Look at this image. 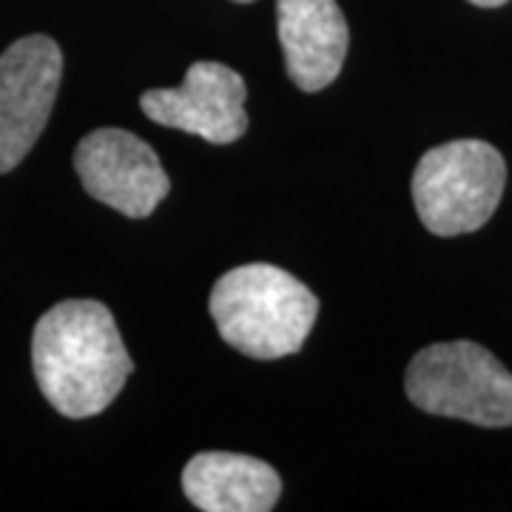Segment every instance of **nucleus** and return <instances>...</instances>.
<instances>
[{"mask_svg": "<svg viewBox=\"0 0 512 512\" xmlns=\"http://www.w3.org/2000/svg\"><path fill=\"white\" fill-rule=\"evenodd\" d=\"M404 390L430 416L512 427V373L476 342H439L416 353Z\"/></svg>", "mask_w": 512, "mask_h": 512, "instance_id": "4", "label": "nucleus"}, {"mask_svg": "<svg viewBox=\"0 0 512 512\" xmlns=\"http://www.w3.org/2000/svg\"><path fill=\"white\" fill-rule=\"evenodd\" d=\"M183 493L202 512H268L279 501L282 478L262 458L197 453L185 464Z\"/></svg>", "mask_w": 512, "mask_h": 512, "instance_id": "9", "label": "nucleus"}, {"mask_svg": "<svg viewBox=\"0 0 512 512\" xmlns=\"http://www.w3.org/2000/svg\"><path fill=\"white\" fill-rule=\"evenodd\" d=\"M63 55L52 37L29 35L0 55V174L18 168L52 117Z\"/></svg>", "mask_w": 512, "mask_h": 512, "instance_id": "5", "label": "nucleus"}, {"mask_svg": "<svg viewBox=\"0 0 512 512\" xmlns=\"http://www.w3.org/2000/svg\"><path fill=\"white\" fill-rule=\"evenodd\" d=\"M276 29L296 89L322 92L339 77L350 29L336 0H276Z\"/></svg>", "mask_w": 512, "mask_h": 512, "instance_id": "8", "label": "nucleus"}, {"mask_svg": "<svg viewBox=\"0 0 512 512\" xmlns=\"http://www.w3.org/2000/svg\"><path fill=\"white\" fill-rule=\"evenodd\" d=\"M211 316L231 348L251 359L274 362L299 353L308 342L319 299L288 271L251 262L217 279Z\"/></svg>", "mask_w": 512, "mask_h": 512, "instance_id": "2", "label": "nucleus"}, {"mask_svg": "<svg viewBox=\"0 0 512 512\" xmlns=\"http://www.w3.org/2000/svg\"><path fill=\"white\" fill-rule=\"evenodd\" d=\"M245 80L225 63L200 60L188 66L177 89H148L140 106L148 120L165 128L202 137L208 143L228 146L248 131L245 114Z\"/></svg>", "mask_w": 512, "mask_h": 512, "instance_id": "7", "label": "nucleus"}, {"mask_svg": "<svg viewBox=\"0 0 512 512\" xmlns=\"http://www.w3.org/2000/svg\"><path fill=\"white\" fill-rule=\"evenodd\" d=\"M473 6H481V9H498V6H504V3H510V0H470Z\"/></svg>", "mask_w": 512, "mask_h": 512, "instance_id": "10", "label": "nucleus"}, {"mask_svg": "<svg viewBox=\"0 0 512 512\" xmlns=\"http://www.w3.org/2000/svg\"><path fill=\"white\" fill-rule=\"evenodd\" d=\"M507 185L501 151L484 140H453L421 154L413 171V202L421 225L436 237L484 228Z\"/></svg>", "mask_w": 512, "mask_h": 512, "instance_id": "3", "label": "nucleus"}, {"mask_svg": "<svg viewBox=\"0 0 512 512\" xmlns=\"http://www.w3.org/2000/svg\"><path fill=\"white\" fill-rule=\"evenodd\" d=\"M74 171L94 200L126 214L151 217L168 197L171 180L146 140L123 128H97L74 148Z\"/></svg>", "mask_w": 512, "mask_h": 512, "instance_id": "6", "label": "nucleus"}, {"mask_svg": "<svg viewBox=\"0 0 512 512\" xmlns=\"http://www.w3.org/2000/svg\"><path fill=\"white\" fill-rule=\"evenodd\" d=\"M32 367L57 413L89 419L120 396L134 365L103 302L66 299L35 325Z\"/></svg>", "mask_w": 512, "mask_h": 512, "instance_id": "1", "label": "nucleus"}, {"mask_svg": "<svg viewBox=\"0 0 512 512\" xmlns=\"http://www.w3.org/2000/svg\"><path fill=\"white\" fill-rule=\"evenodd\" d=\"M234 3H254V0H234Z\"/></svg>", "mask_w": 512, "mask_h": 512, "instance_id": "11", "label": "nucleus"}]
</instances>
